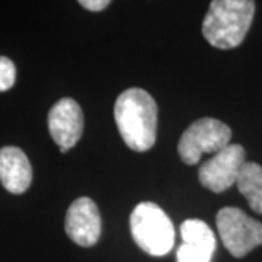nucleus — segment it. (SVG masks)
Returning <instances> with one entry per match:
<instances>
[{
  "label": "nucleus",
  "mask_w": 262,
  "mask_h": 262,
  "mask_svg": "<svg viewBox=\"0 0 262 262\" xmlns=\"http://www.w3.org/2000/svg\"><path fill=\"white\" fill-rule=\"evenodd\" d=\"M114 117L124 143L134 151L153 147L158 133V105L140 88L124 91L114 106Z\"/></svg>",
  "instance_id": "nucleus-1"
},
{
  "label": "nucleus",
  "mask_w": 262,
  "mask_h": 262,
  "mask_svg": "<svg viewBox=\"0 0 262 262\" xmlns=\"http://www.w3.org/2000/svg\"><path fill=\"white\" fill-rule=\"evenodd\" d=\"M255 2L214 0L203 22V35L215 48L230 50L242 44L251 28Z\"/></svg>",
  "instance_id": "nucleus-2"
},
{
  "label": "nucleus",
  "mask_w": 262,
  "mask_h": 262,
  "mask_svg": "<svg viewBox=\"0 0 262 262\" xmlns=\"http://www.w3.org/2000/svg\"><path fill=\"white\" fill-rule=\"evenodd\" d=\"M131 234L141 251L163 256L173 248L175 229L169 215L155 203H140L130 217Z\"/></svg>",
  "instance_id": "nucleus-3"
},
{
  "label": "nucleus",
  "mask_w": 262,
  "mask_h": 262,
  "mask_svg": "<svg viewBox=\"0 0 262 262\" xmlns=\"http://www.w3.org/2000/svg\"><path fill=\"white\" fill-rule=\"evenodd\" d=\"M215 223L222 242L234 258H244L262 245V223L249 217L241 208H222L217 213Z\"/></svg>",
  "instance_id": "nucleus-4"
},
{
  "label": "nucleus",
  "mask_w": 262,
  "mask_h": 262,
  "mask_svg": "<svg viewBox=\"0 0 262 262\" xmlns=\"http://www.w3.org/2000/svg\"><path fill=\"white\" fill-rule=\"evenodd\" d=\"M232 130L225 122L214 118H201L184 131L178 144L181 159L187 165H195L204 153H213L229 146Z\"/></svg>",
  "instance_id": "nucleus-5"
},
{
  "label": "nucleus",
  "mask_w": 262,
  "mask_h": 262,
  "mask_svg": "<svg viewBox=\"0 0 262 262\" xmlns=\"http://www.w3.org/2000/svg\"><path fill=\"white\" fill-rule=\"evenodd\" d=\"M246 158L241 144H229L201 165L198 178L201 185L213 192H223L236 184Z\"/></svg>",
  "instance_id": "nucleus-6"
},
{
  "label": "nucleus",
  "mask_w": 262,
  "mask_h": 262,
  "mask_svg": "<svg viewBox=\"0 0 262 262\" xmlns=\"http://www.w3.org/2000/svg\"><path fill=\"white\" fill-rule=\"evenodd\" d=\"M48 130L61 153L70 150L83 134V113L72 98H63L48 114Z\"/></svg>",
  "instance_id": "nucleus-7"
},
{
  "label": "nucleus",
  "mask_w": 262,
  "mask_h": 262,
  "mask_svg": "<svg viewBox=\"0 0 262 262\" xmlns=\"http://www.w3.org/2000/svg\"><path fill=\"white\" fill-rule=\"evenodd\" d=\"M66 233L83 248L94 246L101 237V215L94 200L80 196L75 200L66 214Z\"/></svg>",
  "instance_id": "nucleus-8"
},
{
  "label": "nucleus",
  "mask_w": 262,
  "mask_h": 262,
  "mask_svg": "<svg viewBox=\"0 0 262 262\" xmlns=\"http://www.w3.org/2000/svg\"><path fill=\"white\" fill-rule=\"evenodd\" d=\"M181 237L184 242L177 251V262H211L217 242L207 223L188 219L181 225Z\"/></svg>",
  "instance_id": "nucleus-9"
},
{
  "label": "nucleus",
  "mask_w": 262,
  "mask_h": 262,
  "mask_svg": "<svg viewBox=\"0 0 262 262\" xmlns=\"http://www.w3.org/2000/svg\"><path fill=\"white\" fill-rule=\"evenodd\" d=\"M32 169L27 155L13 146L0 149V182L12 194H22L31 185Z\"/></svg>",
  "instance_id": "nucleus-10"
},
{
  "label": "nucleus",
  "mask_w": 262,
  "mask_h": 262,
  "mask_svg": "<svg viewBox=\"0 0 262 262\" xmlns=\"http://www.w3.org/2000/svg\"><path fill=\"white\" fill-rule=\"evenodd\" d=\"M236 185L253 211L262 214V166L255 162H245Z\"/></svg>",
  "instance_id": "nucleus-11"
},
{
  "label": "nucleus",
  "mask_w": 262,
  "mask_h": 262,
  "mask_svg": "<svg viewBox=\"0 0 262 262\" xmlns=\"http://www.w3.org/2000/svg\"><path fill=\"white\" fill-rule=\"evenodd\" d=\"M16 80V67L8 57L0 56V92L9 91Z\"/></svg>",
  "instance_id": "nucleus-12"
},
{
  "label": "nucleus",
  "mask_w": 262,
  "mask_h": 262,
  "mask_svg": "<svg viewBox=\"0 0 262 262\" xmlns=\"http://www.w3.org/2000/svg\"><path fill=\"white\" fill-rule=\"evenodd\" d=\"M79 5L83 6L84 9L99 12V10L105 9L106 6H110V0H80Z\"/></svg>",
  "instance_id": "nucleus-13"
}]
</instances>
